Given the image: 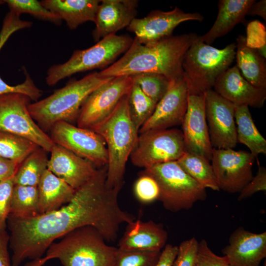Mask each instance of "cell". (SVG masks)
Masks as SVG:
<instances>
[{
  "label": "cell",
  "mask_w": 266,
  "mask_h": 266,
  "mask_svg": "<svg viewBox=\"0 0 266 266\" xmlns=\"http://www.w3.org/2000/svg\"><path fill=\"white\" fill-rule=\"evenodd\" d=\"M106 179L104 172L97 171L76 190L72 199L58 209L31 217L9 215L12 266L41 257L56 239L83 226L93 227L106 241H114L128 215L119 206V189L108 188Z\"/></svg>",
  "instance_id": "1"
},
{
  "label": "cell",
  "mask_w": 266,
  "mask_h": 266,
  "mask_svg": "<svg viewBox=\"0 0 266 266\" xmlns=\"http://www.w3.org/2000/svg\"><path fill=\"white\" fill-rule=\"evenodd\" d=\"M199 37L195 33L172 35L151 45H143L134 37L122 57L99 73L114 77L155 73L169 81L183 76L184 56Z\"/></svg>",
  "instance_id": "2"
},
{
  "label": "cell",
  "mask_w": 266,
  "mask_h": 266,
  "mask_svg": "<svg viewBox=\"0 0 266 266\" xmlns=\"http://www.w3.org/2000/svg\"><path fill=\"white\" fill-rule=\"evenodd\" d=\"M111 78L103 77L99 72H95L80 79L72 80L48 97L31 103L28 106L29 112L46 133L58 122L72 124L76 122L88 97Z\"/></svg>",
  "instance_id": "3"
},
{
  "label": "cell",
  "mask_w": 266,
  "mask_h": 266,
  "mask_svg": "<svg viewBox=\"0 0 266 266\" xmlns=\"http://www.w3.org/2000/svg\"><path fill=\"white\" fill-rule=\"evenodd\" d=\"M128 94L121 100L108 118L92 130L103 138L106 145V184L109 188L124 184L126 164L138 136V130L129 114Z\"/></svg>",
  "instance_id": "4"
},
{
  "label": "cell",
  "mask_w": 266,
  "mask_h": 266,
  "mask_svg": "<svg viewBox=\"0 0 266 266\" xmlns=\"http://www.w3.org/2000/svg\"><path fill=\"white\" fill-rule=\"evenodd\" d=\"M105 242L94 227H79L52 243L45 257L58 259L63 266H112L117 248Z\"/></svg>",
  "instance_id": "5"
},
{
  "label": "cell",
  "mask_w": 266,
  "mask_h": 266,
  "mask_svg": "<svg viewBox=\"0 0 266 266\" xmlns=\"http://www.w3.org/2000/svg\"><path fill=\"white\" fill-rule=\"evenodd\" d=\"M235 51L234 43L218 49L198 38L186 52L182 62L183 76L189 95L203 94L212 89L217 78L233 62Z\"/></svg>",
  "instance_id": "6"
},
{
  "label": "cell",
  "mask_w": 266,
  "mask_h": 266,
  "mask_svg": "<svg viewBox=\"0 0 266 266\" xmlns=\"http://www.w3.org/2000/svg\"><path fill=\"white\" fill-rule=\"evenodd\" d=\"M142 174L156 181L159 190L158 200L171 212L190 209L195 203L206 198V189L187 174L176 161L145 168Z\"/></svg>",
  "instance_id": "7"
},
{
  "label": "cell",
  "mask_w": 266,
  "mask_h": 266,
  "mask_svg": "<svg viewBox=\"0 0 266 266\" xmlns=\"http://www.w3.org/2000/svg\"><path fill=\"white\" fill-rule=\"evenodd\" d=\"M133 39L129 35L111 34L87 49L75 50L66 62L50 67L45 78L47 84L54 86L75 73L107 68L127 51Z\"/></svg>",
  "instance_id": "8"
},
{
  "label": "cell",
  "mask_w": 266,
  "mask_h": 266,
  "mask_svg": "<svg viewBox=\"0 0 266 266\" xmlns=\"http://www.w3.org/2000/svg\"><path fill=\"white\" fill-rule=\"evenodd\" d=\"M186 151L181 130H151L138 135L130 157L135 166L147 168L162 163L177 161Z\"/></svg>",
  "instance_id": "9"
},
{
  "label": "cell",
  "mask_w": 266,
  "mask_h": 266,
  "mask_svg": "<svg viewBox=\"0 0 266 266\" xmlns=\"http://www.w3.org/2000/svg\"><path fill=\"white\" fill-rule=\"evenodd\" d=\"M31 101L19 93L0 96V131L25 137L50 152L55 144L31 115Z\"/></svg>",
  "instance_id": "10"
},
{
  "label": "cell",
  "mask_w": 266,
  "mask_h": 266,
  "mask_svg": "<svg viewBox=\"0 0 266 266\" xmlns=\"http://www.w3.org/2000/svg\"><path fill=\"white\" fill-rule=\"evenodd\" d=\"M132 76L111 78L95 90L83 104L76 120L77 126L93 130L108 118L133 86Z\"/></svg>",
  "instance_id": "11"
},
{
  "label": "cell",
  "mask_w": 266,
  "mask_h": 266,
  "mask_svg": "<svg viewBox=\"0 0 266 266\" xmlns=\"http://www.w3.org/2000/svg\"><path fill=\"white\" fill-rule=\"evenodd\" d=\"M49 132V136L55 144L90 161L98 168L107 165L105 142L94 131L60 121L55 124Z\"/></svg>",
  "instance_id": "12"
},
{
  "label": "cell",
  "mask_w": 266,
  "mask_h": 266,
  "mask_svg": "<svg viewBox=\"0 0 266 266\" xmlns=\"http://www.w3.org/2000/svg\"><path fill=\"white\" fill-rule=\"evenodd\" d=\"M255 159L250 152L213 148L211 165L220 190L239 193L253 177Z\"/></svg>",
  "instance_id": "13"
},
{
  "label": "cell",
  "mask_w": 266,
  "mask_h": 266,
  "mask_svg": "<svg viewBox=\"0 0 266 266\" xmlns=\"http://www.w3.org/2000/svg\"><path fill=\"white\" fill-rule=\"evenodd\" d=\"M205 116L213 148L233 149L237 145L235 105L213 89L205 93Z\"/></svg>",
  "instance_id": "14"
},
{
  "label": "cell",
  "mask_w": 266,
  "mask_h": 266,
  "mask_svg": "<svg viewBox=\"0 0 266 266\" xmlns=\"http://www.w3.org/2000/svg\"><path fill=\"white\" fill-rule=\"evenodd\" d=\"M203 18L200 13H186L177 7L169 11L154 10L144 17L134 18L127 29L135 34L141 44L151 45L172 36L180 23L191 20L201 22Z\"/></svg>",
  "instance_id": "15"
},
{
  "label": "cell",
  "mask_w": 266,
  "mask_h": 266,
  "mask_svg": "<svg viewBox=\"0 0 266 266\" xmlns=\"http://www.w3.org/2000/svg\"><path fill=\"white\" fill-rule=\"evenodd\" d=\"M189 95L183 76L170 80L166 94L138 133L167 129L181 125L187 111Z\"/></svg>",
  "instance_id": "16"
},
{
  "label": "cell",
  "mask_w": 266,
  "mask_h": 266,
  "mask_svg": "<svg viewBox=\"0 0 266 266\" xmlns=\"http://www.w3.org/2000/svg\"><path fill=\"white\" fill-rule=\"evenodd\" d=\"M181 125L186 151L201 155L211 161L213 148L206 119L204 94L189 95Z\"/></svg>",
  "instance_id": "17"
},
{
  "label": "cell",
  "mask_w": 266,
  "mask_h": 266,
  "mask_svg": "<svg viewBox=\"0 0 266 266\" xmlns=\"http://www.w3.org/2000/svg\"><path fill=\"white\" fill-rule=\"evenodd\" d=\"M222 252L231 266H260L266 257V232L254 233L239 227Z\"/></svg>",
  "instance_id": "18"
},
{
  "label": "cell",
  "mask_w": 266,
  "mask_h": 266,
  "mask_svg": "<svg viewBox=\"0 0 266 266\" xmlns=\"http://www.w3.org/2000/svg\"><path fill=\"white\" fill-rule=\"evenodd\" d=\"M213 88L217 94L235 105L260 108L266 100V89L255 87L247 81L236 65L220 76Z\"/></svg>",
  "instance_id": "19"
},
{
  "label": "cell",
  "mask_w": 266,
  "mask_h": 266,
  "mask_svg": "<svg viewBox=\"0 0 266 266\" xmlns=\"http://www.w3.org/2000/svg\"><path fill=\"white\" fill-rule=\"evenodd\" d=\"M50 153L47 169L75 190L86 183L98 168L90 161L58 144Z\"/></svg>",
  "instance_id": "20"
},
{
  "label": "cell",
  "mask_w": 266,
  "mask_h": 266,
  "mask_svg": "<svg viewBox=\"0 0 266 266\" xmlns=\"http://www.w3.org/2000/svg\"><path fill=\"white\" fill-rule=\"evenodd\" d=\"M138 0H102L95 17L92 35L96 42L128 27L136 18Z\"/></svg>",
  "instance_id": "21"
},
{
  "label": "cell",
  "mask_w": 266,
  "mask_h": 266,
  "mask_svg": "<svg viewBox=\"0 0 266 266\" xmlns=\"http://www.w3.org/2000/svg\"><path fill=\"white\" fill-rule=\"evenodd\" d=\"M167 233L163 225L152 220H134L128 224L119 248L127 250L161 251L166 245Z\"/></svg>",
  "instance_id": "22"
},
{
  "label": "cell",
  "mask_w": 266,
  "mask_h": 266,
  "mask_svg": "<svg viewBox=\"0 0 266 266\" xmlns=\"http://www.w3.org/2000/svg\"><path fill=\"white\" fill-rule=\"evenodd\" d=\"M256 1L254 0H221L218 13L213 25L199 39L206 44H211L217 38L230 32L237 24L243 22Z\"/></svg>",
  "instance_id": "23"
},
{
  "label": "cell",
  "mask_w": 266,
  "mask_h": 266,
  "mask_svg": "<svg viewBox=\"0 0 266 266\" xmlns=\"http://www.w3.org/2000/svg\"><path fill=\"white\" fill-rule=\"evenodd\" d=\"M101 0H43L46 8L65 20L68 28L76 29L88 21L95 22L97 11Z\"/></svg>",
  "instance_id": "24"
},
{
  "label": "cell",
  "mask_w": 266,
  "mask_h": 266,
  "mask_svg": "<svg viewBox=\"0 0 266 266\" xmlns=\"http://www.w3.org/2000/svg\"><path fill=\"white\" fill-rule=\"evenodd\" d=\"M39 214L59 209L73 198L75 190L47 169L37 186Z\"/></svg>",
  "instance_id": "25"
},
{
  "label": "cell",
  "mask_w": 266,
  "mask_h": 266,
  "mask_svg": "<svg viewBox=\"0 0 266 266\" xmlns=\"http://www.w3.org/2000/svg\"><path fill=\"white\" fill-rule=\"evenodd\" d=\"M20 17L12 12H8L3 21L0 33V50L10 36L15 32L27 28L28 23L21 20ZM25 80L16 85H10L6 83L0 76V96L19 93L28 96L34 102L38 100L43 94V91L38 88L28 72L24 69Z\"/></svg>",
  "instance_id": "26"
},
{
  "label": "cell",
  "mask_w": 266,
  "mask_h": 266,
  "mask_svg": "<svg viewBox=\"0 0 266 266\" xmlns=\"http://www.w3.org/2000/svg\"><path fill=\"white\" fill-rule=\"evenodd\" d=\"M236 66L243 77L253 86L266 89V62L257 49L247 47L245 36L236 39Z\"/></svg>",
  "instance_id": "27"
},
{
  "label": "cell",
  "mask_w": 266,
  "mask_h": 266,
  "mask_svg": "<svg viewBox=\"0 0 266 266\" xmlns=\"http://www.w3.org/2000/svg\"><path fill=\"white\" fill-rule=\"evenodd\" d=\"M234 118L237 142L246 146L255 158L265 155L266 140L256 127L248 106L235 105Z\"/></svg>",
  "instance_id": "28"
},
{
  "label": "cell",
  "mask_w": 266,
  "mask_h": 266,
  "mask_svg": "<svg viewBox=\"0 0 266 266\" xmlns=\"http://www.w3.org/2000/svg\"><path fill=\"white\" fill-rule=\"evenodd\" d=\"M176 162L187 174L204 188L220 191L211 164L207 159L186 151Z\"/></svg>",
  "instance_id": "29"
},
{
  "label": "cell",
  "mask_w": 266,
  "mask_h": 266,
  "mask_svg": "<svg viewBox=\"0 0 266 266\" xmlns=\"http://www.w3.org/2000/svg\"><path fill=\"white\" fill-rule=\"evenodd\" d=\"M48 152L38 147L20 165L14 176L15 184L37 186L47 169Z\"/></svg>",
  "instance_id": "30"
},
{
  "label": "cell",
  "mask_w": 266,
  "mask_h": 266,
  "mask_svg": "<svg viewBox=\"0 0 266 266\" xmlns=\"http://www.w3.org/2000/svg\"><path fill=\"white\" fill-rule=\"evenodd\" d=\"M39 214L37 186L14 184L9 215L24 218Z\"/></svg>",
  "instance_id": "31"
},
{
  "label": "cell",
  "mask_w": 266,
  "mask_h": 266,
  "mask_svg": "<svg viewBox=\"0 0 266 266\" xmlns=\"http://www.w3.org/2000/svg\"><path fill=\"white\" fill-rule=\"evenodd\" d=\"M39 147L20 136L0 131V156L21 163Z\"/></svg>",
  "instance_id": "32"
},
{
  "label": "cell",
  "mask_w": 266,
  "mask_h": 266,
  "mask_svg": "<svg viewBox=\"0 0 266 266\" xmlns=\"http://www.w3.org/2000/svg\"><path fill=\"white\" fill-rule=\"evenodd\" d=\"M156 105L133 81L128 96V105L130 118L138 131L152 115Z\"/></svg>",
  "instance_id": "33"
},
{
  "label": "cell",
  "mask_w": 266,
  "mask_h": 266,
  "mask_svg": "<svg viewBox=\"0 0 266 266\" xmlns=\"http://www.w3.org/2000/svg\"><path fill=\"white\" fill-rule=\"evenodd\" d=\"M132 76L143 93L157 103L166 94L170 83L165 76L155 73H142Z\"/></svg>",
  "instance_id": "34"
},
{
  "label": "cell",
  "mask_w": 266,
  "mask_h": 266,
  "mask_svg": "<svg viewBox=\"0 0 266 266\" xmlns=\"http://www.w3.org/2000/svg\"><path fill=\"white\" fill-rule=\"evenodd\" d=\"M161 251L127 250L117 248L112 266H155Z\"/></svg>",
  "instance_id": "35"
},
{
  "label": "cell",
  "mask_w": 266,
  "mask_h": 266,
  "mask_svg": "<svg viewBox=\"0 0 266 266\" xmlns=\"http://www.w3.org/2000/svg\"><path fill=\"white\" fill-rule=\"evenodd\" d=\"M10 10L20 15L22 13H28L37 18L60 25L62 20L61 18L44 7L41 2L36 0H5Z\"/></svg>",
  "instance_id": "36"
},
{
  "label": "cell",
  "mask_w": 266,
  "mask_h": 266,
  "mask_svg": "<svg viewBox=\"0 0 266 266\" xmlns=\"http://www.w3.org/2000/svg\"><path fill=\"white\" fill-rule=\"evenodd\" d=\"M134 193L136 199L143 203L158 200L159 190L156 181L151 177L142 174L135 182Z\"/></svg>",
  "instance_id": "37"
},
{
  "label": "cell",
  "mask_w": 266,
  "mask_h": 266,
  "mask_svg": "<svg viewBox=\"0 0 266 266\" xmlns=\"http://www.w3.org/2000/svg\"><path fill=\"white\" fill-rule=\"evenodd\" d=\"M193 266H231L227 257L215 254L209 247L206 241L199 242L196 257Z\"/></svg>",
  "instance_id": "38"
},
{
  "label": "cell",
  "mask_w": 266,
  "mask_h": 266,
  "mask_svg": "<svg viewBox=\"0 0 266 266\" xmlns=\"http://www.w3.org/2000/svg\"><path fill=\"white\" fill-rule=\"evenodd\" d=\"M14 176L0 181V232L6 230L14 185Z\"/></svg>",
  "instance_id": "39"
},
{
  "label": "cell",
  "mask_w": 266,
  "mask_h": 266,
  "mask_svg": "<svg viewBox=\"0 0 266 266\" xmlns=\"http://www.w3.org/2000/svg\"><path fill=\"white\" fill-rule=\"evenodd\" d=\"M198 246L199 241L194 237L182 241L172 266H193Z\"/></svg>",
  "instance_id": "40"
},
{
  "label": "cell",
  "mask_w": 266,
  "mask_h": 266,
  "mask_svg": "<svg viewBox=\"0 0 266 266\" xmlns=\"http://www.w3.org/2000/svg\"><path fill=\"white\" fill-rule=\"evenodd\" d=\"M246 45L247 47L259 49L266 46V29L260 21L255 20L249 22L246 28Z\"/></svg>",
  "instance_id": "41"
},
{
  "label": "cell",
  "mask_w": 266,
  "mask_h": 266,
  "mask_svg": "<svg viewBox=\"0 0 266 266\" xmlns=\"http://www.w3.org/2000/svg\"><path fill=\"white\" fill-rule=\"evenodd\" d=\"M261 191H266V169L264 166L259 167L256 175L239 192L238 200L250 197Z\"/></svg>",
  "instance_id": "42"
},
{
  "label": "cell",
  "mask_w": 266,
  "mask_h": 266,
  "mask_svg": "<svg viewBox=\"0 0 266 266\" xmlns=\"http://www.w3.org/2000/svg\"><path fill=\"white\" fill-rule=\"evenodd\" d=\"M20 164L0 156V181L13 177Z\"/></svg>",
  "instance_id": "43"
},
{
  "label": "cell",
  "mask_w": 266,
  "mask_h": 266,
  "mask_svg": "<svg viewBox=\"0 0 266 266\" xmlns=\"http://www.w3.org/2000/svg\"><path fill=\"white\" fill-rule=\"evenodd\" d=\"M178 246L166 244L155 266H172L176 257Z\"/></svg>",
  "instance_id": "44"
},
{
  "label": "cell",
  "mask_w": 266,
  "mask_h": 266,
  "mask_svg": "<svg viewBox=\"0 0 266 266\" xmlns=\"http://www.w3.org/2000/svg\"><path fill=\"white\" fill-rule=\"evenodd\" d=\"M9 235L6 230L0 232V266H11L8 252Z\"/></svg>",
  "instance_id": "45"
},
{
  "label": "cell",
  "mask_w": 266,
  "mask_h": 266,
  "mask_svg": "<svg viewBox=\"0 0 266 266\" xmlns=\"http://www.w3.org/2000/svg\"><path fill=\"white\" fill-rule=\"evenodd\" d=\"M247 15H258L266 19V1L262 0L258 2H255L250 7Z\"/></svg>",
  "instance_id": "46"
},
{
  "label": "cell",
  "mask_w": 266,
  "mask_h": 266,
  "mask_svg": "<svg viewBox=\"0 0 266 266\" xmlns=\"http://www.w3.org/2000/svg\"><path fill=\"white\" fill-rule=\"evenodd\" d=\"M48 261L45 257H40L31 260L23 266H43Z\"/></svg>",
  "instance_id": "47"
},
{
  "label": "cell",
  "mask_w": 266,
  "mask_h": 266,
  "mask_svg": "<svg viewBox=\"0 0 266 266\" xmlns=\"http://www.w3.org/2000/svg\"><path fill=\"white\" fill-rule=\"evenodd\" d=\"M4 2L3 0H0V5L2 4H3Z\"/></svg>",
  "instance_id": "48"
},
{
  "label": "cell",
  "mask_w": 266,
  "mask_h": 266,
  "mask_svg": "<svg viewBox=\"0 0 266 266\" xmlns=\"http://www.w3.org/2000/svg\"><path fill=\"white\" fill-rule=\"evenodd\" d=\"M264 266H266V262H265V264H264Z\"/></svg>",
  "instance_id": "49"
}]
</instances>
